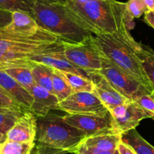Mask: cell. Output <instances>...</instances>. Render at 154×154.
Masks as SVG:
<instances>
[{
  "mask_svg": "<svg viewBox=\"0 0 154 154\" xmlns=\"http://www.w3.org/2000/svg\"><path fill=\"white\" fill-rule=\"evenodd\" d=\"M63 41L40 27L37 32L25 35L0 28V70L11 67H32L34 57L63 52Z\"/></svg>",
  "mask_w": 154,
  "mask_h": 154,
  "instance_id": "6da1fadb",
  "label": "cell"
},
{
  "mask_svg": "<svg viewBox=\"0 0 154 154\" xmlns=\"http://www.w3.org/2000/svg\"><path fill=\"white\" fill-rule=\"evenodd\" d=\"M71 17L83 29L94 35L131 30L134 19L128 14L125 2L117 0H93L86 3H66Z\"/></svg>",
  "mask_w": 154,
  "mask_h": 154,
  "instance_id": "7a4b0ae2",
  "label": "cell"
},
{
  "mask_svg": "<svg viewBox=\"0 0 154 154\" xmlns=\"http://www.w3.org/2000/svg\"><path fill=\"white\" fill-rule=\"evenodd\" d=\"M91 39L103 57L129 74L150 92L154 91L137 55L139 42L131 36L130 30L95 35Z\"/></svg>",
  "mask_w": 154,
  "mask_h": 154,
  "instance_id": "3957f363",
  "label": "cell"
},
{
  "mask_svg": "<svg viewBox=\"0 0 154 154\" xmlns=\"http://www.w3.org/2000/svg\"><path fill=\"white\" fill-rule=\"evenodd\" d=\"M32 16L38 26L63 42L80 43L92 35L71 17L66 4H42L35 2Z\"/></svg>",
  "mask_w": 154,
  "mask_h": 154,
  "instance_id": "277c9868",
  "label": "cell"
},
{
  "mask_svg": "<svg viewBox=\"0 0 154 154\" xmlns=\"http://www.w3.org/2000/svg\"><path fill=\"white\" fill-rule=\"evenodd\" d=\"M36 122L35 140L48 147L75 153L86 138L83 132L65 122L63 116L56 114L48 113L45 116L36 117Z\"/></svg>",
  "mask_w": 154,
  "mask_h": 154,
  "instance_id": "5b68a950",
  "label": "cell"
},
{
  "mask_svg": "<svg viewBox=\"0 0 154 154\" xmlns=\"http://www.w3.org/2000/svg\"><path fill=\"white\" fill-rule=\"evenodd\" d=\"M91 38L80 43L63 42V54L66 59L88 74L100 70L103 59Z\"/></svg>",
  "mask_w": 154,
  "mask_h": 154,
  "instance_id": "8992f818",
  "label": "cell"
},
{
  "mask_svg": "<svg viewBox=\"0 0 154 154\" xmlns=\"http://www.w3.org/2000/svg\"><path fill=\"white\" fill-rule=\"evenodd\" d=\"M98 72L104 76L119 92L129 100H135L142 94L152 93L129 74L103 57L102 67Z\"/></svg>",
  "mask_w": 154,
  "mask_h": 154,
  "instance_id": "52a82bcc",
  "label": "cell"
},
{
  "mask_svg": "<svg viewBox=\"0 0 154 154\" xmlns=\"http://www.w3.org/2000/svg\"><path fill=\"white\" fill-rule=\"evenodd\" d=\"M63 119L68 124L83 132L86 137L100 134H119L109 112L105 116L66 114L63 116Z\"/></svg>",
  "mask_w": 154,
  "mask_h": 154,
  "instance_id": "ba28073f",
  "label": "cell"
},
{
  "mask_svg": "<svg viewBox=\"0 0 154 154\" xmlns=\"http://www.w3.org/2000/svg\"><path fill=\"white\" fill-rule=\"evenodd\" d=\"M58 109L67 114L105 116L109 110L92 92L72 93L62 101L59 102Z\"/></svg>",
  "mask_w": 154,
  "mask_h": 154,
  "instance_id": "9c48e42d",
  "label": "cell"
},
{
  "mask_svg": "<svg viewBox=\"0 0 154 154\" xmlns=\"http://www.w3.org/2000/svg\"><path fill=\"white\" fill-rule=\"evenodd\" d=\"M109 112L112 116L116 128L120 134L134 129L140 121L149 118V115L135 101L131 100L110 109Z\"/></svg>",
  "mask_w": 154,
  "mask_h": 154,
  "instance_id": "30bf717a",
  "label": "cell"
},
{
  "mask_svg": "<svg viewBox=\"0 0 154 154\" xmlns=\"http://www.w3.org/2000/svg\"><path fill=\"white\" fill-rule=\"evenodd\" d=\"M88 77L93 83V93L100 99L108 110L129 100L116 89L104 76L98 72H91Z\"/></svg>",
  "mask_w": 154,
  "mask_h": 154,
  "instance_id": "8fae6325",
  "label": "cell"
},
{
  "mask_svg": "<svg viewBox=\"0 0 154 154\" xmlns=\"http://www.w3.org/2000/svg\"><path fill=\"white\" fill-rule=\"evenodd\" d=\"M36 116L26 111L17 119L6 134L8 140L13 141L32 143L36 137Z\"/></svg>",
  "mask_w": 154,
  "mask_h": 154,
  "instance_id": "7c38bea8",
  "label": "cell"
},
{
  "mask_svg": "<svg viewBox=\"0 0 154 154\" xmlns=\"http://www.w3.org/2000/svg\"><path fill=\"white\" fill-rule=\"evenodd\" d=\"M32 103L29 112L36 117L45 116L52 109H58L59 100L54 94L38 85H34L30 91Z\"/></svg>",
  "mask_w": 154,
  "mask_h": 154,
  "instance_id": "4fadbf2b",
  "label": "cell"
},
{
  "mask_svg": "<svg viewBox=\"0 0 154 154\" xmlns=\"http://www.w3.org/2000/svg\"><path fill=\"white\" fill-rule=\"evenodd\" d=\"M0 85L24 110L29 111L33 100L31 93L5 70H0Z\"/></svg>",
  "mask_w": 154,
  "mask_h": 154,
  "instance_id": "5bb4252c",
  "label": "cell"
},
{
  "mask_svg": "<svg viewBox=\"0 0 154 154\" xmlns=\"http://www.w3.org/2000/svg\"><path fill=\"white\" fill-rule=\"evenodd\" d=\"M31 61L43 63V64L51 66V67L57 69V70L72 72V73L77 74V75L88 77V72L76 67L75 65L72 64L70 61H69L66 59L63 52L34 57L31 59Z\"/></svg>",
  "mask_w": 154,
  "mask_h": 154,
  "instance_id": "9a60e30c",
  "label": "cell"
},
{
  "mask_svg": "<svg viewBox=\"0 0 154 154\" xmlns=\"http://www.w3.org/2000/svg\"><path fill=\"white\" fill-rule=\"evenodd\" d=\"M11 17V22L5 27L12 32L25 35H31L38 32L40 29V26L29 13L14 11Z\"/></svg>",
  "mask_w": 154,
  "mask_h": 154,
  "instance_id": "2e32d148",
  "label": "cell"
},
{
  "mask_svg": "<svg viewBox=\"0 0 154 154\" xmlns=\"http://www.w3.org/2000/svg\"><path fill=\"white\" fill-rule=\"evenodd\" d=\"M122 140V134H106L86 137L82 144L104 151H115Z\"/></svg>",
  "mask_w": 154,
  "mask_h": 154,
  "instance_id": "e0dca14e",
  "label": "cell"
},
{
  "mask_svg": "<svg viewBox=\"0 0 154 154\" xmlns=\"http://www.w3.org/2000/svg\"><path fill=\"white\" fill-rule=\"evenodd\" d=\"M122 141L129 145L137 154H154V146L148 143L135 128L123 133Z\"/></svg>",
  "mask_w": 154,
  "mask_h": 154,
  "instance_id": "ac0fdd59",
  "label": "cell"
},
{
  "mask_svg": "<svg viewBox=\"0 0 154 154\" xmlns=\"http://www.w3.org/2000/svg\"><path fill=\"white\" fill-rule=\"evenodd\" d=\"M31 72L35 85H39L54 94L51 79L53 72L52 67L43 63L33 62V65L31 67Z\"/></svg>",
  "mask_w": 154,
  "mask_h": 154,
  "instance_id": "d6986e66",
  "label": "cell"
},
{
  "mask_svg": "<svg viewBox=\"0 0 154 154\" xmlns=\"http://www.w3.org/2000/svg\"><path fill=\"white\" fill-rule=\"evenodd\" d=\"M60 72L71 87L73 93L82 92V91L93 93L94 86L92 82L88 77L77 75L72 72H64V71H60Z\"/></svg>",
  "mask_w": 154,
  "mask_h": 154,
  "instance_id": "ffe728a7",
  "label": "cell"
},
{
  "mask_svg": "<svg viewBox=\"0 0 154 154\" xmlns=\"http://www.w3.org/2000/svg\"><path fill=\"white\" fill-rule=\"evenodd\" d=\"M137 53L145 73L154 88V51L149 46L139 43Z\"/></svg>",
  "mask_w": 154,
  "mask_h": 154,
  "instance_id": "44dd1931",
  "label": "cell"
},
{
  "mask_svg": "<svg viewBox=\"0 0 154 154\" xmlns=\"http://www.w3.org/2000/svg\"><path fill=\"white\" fill-rule=\"evenodd\" d=\"M51 79H52L53 92L57 97L59 102L63 100L73 93L72 88L64 79L60 71L53 68Z\"/></svg>",
  "mask_w": 154,
  "mask_h": 154,
  "instance_id": "7402d4cb",
  "label": "cell"
},
{
  "mask_svg": "<svg viewBox=\"0 0 154 154\" xmlns=\"http://www.w3.org/2000/svg\"><path fill=\"white\" fill-rule=\"evenodd\" d=\"M5 71L29 91H30L31 88L35 84L31 72V67H11L5 69Z\"/></svg>",
  "mask_w": 154,
  "mask_h": 154,
  "instance_id": "603a6c76",
  "label": "cell"
},
{
  "mask_svg": "<svg viewBox=\"0 0 154 154\" xmlns=\"http://www.w3.org/2000/svg\"><path fill=\"white\" fill-rule=\"evenodd\" d=\"M35 146V142L23 143L7 139L2 143L0 154H31Z\"/></svg>",
  "mask_w": 154,
  "mask_h": 154,
  "instance_id": "cb8c5ba5",
  "label": "cell"
},
{
  "mask_svg": "<svg viewBox=\"0 0 154 154\" xmlns=\"http://www.w3.org/2000/svg\"><path fill=\"white\" fill-rule=\"evenodd\" d=\"M23 111L0 107V132L5 134L16 121L23 114Z\"/></svg>",
  "mask_w": 154,
  "mask_h": 154,
  "instance_id": "d4e9b609",
  "label": "cell"
},
{
  "mask_svg": "<svg viewBox=\"0 0 154 154\" xmlns=\"http://www.w3.org/2000/svg\"><path fill=\"white\" fill-rule=\"evenodd\" d=\"M35 0H0V8L5 11H24L32 15Z\"/></svg>",
  "mask_w": 154,
  "mask_h": 154,
  "instance_id": "484cf974",
  "label": "cell"
},
{
  "mask_svg": "<svg viewBox=\"0 0 154 154\" xmlns=\"http://www.w3.org/2000/svg\"><path fill=\"white\" fill-rule=\"evenodd\" d=\"M125 3L127 11L133 19L139 18L148 11L144 0H128Z\"/></svg>",
  "mask_w": 154,
  "mask_h": 154,
  "instance_id": "4316f807",
  "label": "cell"
},
{
  "mask_svg": "<svg viewBox=\"0 0 154 154\" xmlns=\"http://www.w3.org/2000/svg\"><path fill=\"white\" fill-rule=\"evenodd\" d=\"M134 101H135L140 106V107L149 115V118L154 116L153 91L152 93H146V94H142Z\"/></svg>",
  "mask_w": 154,
  "mask_h": 154,
  "instance_id": "83f0119b",
  "label": "cell"
},
{
  "mask_svg": "<svg viewBox=\"0 0 154 154\" xmlns=\"http://www.w3.org/2000/svg\"><path fill=\"white\" fill-rule=\"evenodd\" d=\"M0 107L26 112L1 85H0Z\"/></svg>",
  "mask_w": 154,
  "mask_h": 154,
  "instance_id": "f1b7e54d",
  "label": "cell"
},
{
  "mask_svg": "<svg viewBox=\"0 0 154 154\" xmlns=\"http://www.w3.org/2000/svg\"><path fill=\"white\" fill-rule=\"evenodd\" d=\"M66 152H67L66 151L63 149L48 147L43 144L38 143L34 147L31 154H66Z\"/></svg>",
  "mask_w": 154,
  "mask_h": 154,
  "instance_id": "f546056e",
  "label": "cell"
},
{
  "mask_svg": "<svg viewBox=\"0 0 154 154\" xmlns=\"http://www.w3.org/2000/svg\"><path fill=\"white\" fill-rule=\"evenodd\" d=\"M115 151H104L96 148L87 146L84 144H81L77 149L75 154H113Z\"/></svg>",
  "mask_w": 154,
  "mask_h": 154,
  "instance_id": "4dcf8cb0",
  "label": "cell"
},
{
  "mask_svg": "<svg viewBox=\"0 0 154 154\" xmlns=\"http://www.w3.org/2000/svg\"><path fill=\"white\" fill-rule=\"evenodd\" d=\"M12 12L5 11L0 8V28L8 26L11 22Z\"/></svg>",
  "mask_w": 154,
  "mask_h": 154,
  "instance_id": "1f68e13d",
  "label": "cell"
},
{
  "mask_svg": "<svg viewBox=\"0 0 154 154\" xmlns=\"http://www.w3.org/2000/svg\"><path fill=\"white\" fill-rule=\"evenodd\" d=\"M118 151H119V154H137L135 151L129 146V145L126 144L124 143L123 141L121 140L119 143V146L117 147Z\"/></svg>",
  "mask_w": 154,
  "mask_h": 154,
  "instance_id": "d6a6232c",
  "label": "cell"
},
{
  "mask_svg": "<svg viewBox=\"0 0 154 154\" xmlns=\"http://www.w3.org/2000/svg\"><path fill=\"white\" fill-rule=\"evenodd\" d=\"M144 20L148 25L154 29V11L148 10L144 13Z\"/></svg>",
  "mask_w": 154,
  "mask_h": 154,
  "instance_id": "836d02e7",
  "label": "cell"
},
{
  "mask_svg": "<svg viewBox=\"0 0 154 154\" xmlns=\"http://www.w3.org/2000/svg\"><path fill=\"white\" fill-rule=\"evenodd\" d=\"M35 1L42 4H66L68 0H35Z\"/></svg>",
  "mask_w": 154,
  "mask_h": 154,
  "instance_id": "e575fe53",
  "label": "cell"
},
{
  "mask_svg": "<svg viewBox=\"0 0 154 154\" xmlns=\"http://www.w3.org/2000/svg\"><path fill=\"white\" fill-rule=\"evenodd\" d=\"M91 1H93V0H68L67 2H74V3H78V4H83V3H86V2H91Z\"/></svg>",
  "mask_w": 154,
  "mask_h": 154,
  "instance_id": "d590c367",
  "label": "cell"
},
{
  "mask_svg": "<svg viewBox=\"0 0 154 154\" xmlns=\"http://www.w3.org/2000/svg\"><path fill=\"white\" fill-rule=\"evenodd\" d=\"M7 140V137L5 134H2V133L0 132V143H3L5 140Z\"/></svg>",
  "mask_w": 154,
  "mask_h": 154,
  "instance_id": "8d00e7d4",
  "label": "cell"
},
{
  "mask_svg": "<svg viewBox=\"0 0 154 154\" xmlns=\"http://www.w3.org/2000/svg\"><path fill=\"white\" fill-rule=\"evenodd\" d=\"M113 154H119V151H118V149H116L115 152H114Z\"/></svg>",
  "mask_w": 154,
  "mask_h": 154,
  "instance_id": "74e56055",
  "label": "cell"
},
{
  "mask_svg": "<svg viewBox=\"0 0 154 154\" xmlns=\"http://www.w3.org/2000/svg\"><path fill=\"white\" fill-rule=\"evenodd\" d=\"M150 11H154V0H153V5H152V10H150Z\"/></svg>",
  "mask_w": 154,
  "mask_h": 154,
  "instance_id": "f35d334b",
  "label": "cell"
},
{
  "mask_svg": "<svg viewBox=\"0 0 154 154\" xmlns=\"http://www.w3.org/2000/svg\"><path fill=\"white\" fill-rule=\"evenodd\" d=\"M1 148H2V143H0V152H1Z\"/></svg>",
  "mask_w": 154,
  "mask_h": 154,
  "instance_id": "ab89813d",
  "label": "cell"
},
{
  "mask_svg": "<svg viewBox=\"0 0 154 154\" xmlns=\"http://www.w3.org/2000/svg\"><path fill=\"white\" fill-rule=\"evenodd\" d=\"M153 94H154V91H153ZM151 119H153V120H154V116H152V117L151 118Z\"/></svg>",
  "mask_w": 154,
  "mask_h": 154,
  "instance_id": "60d3db41",
  "label": "cell"
}]
</instances>
